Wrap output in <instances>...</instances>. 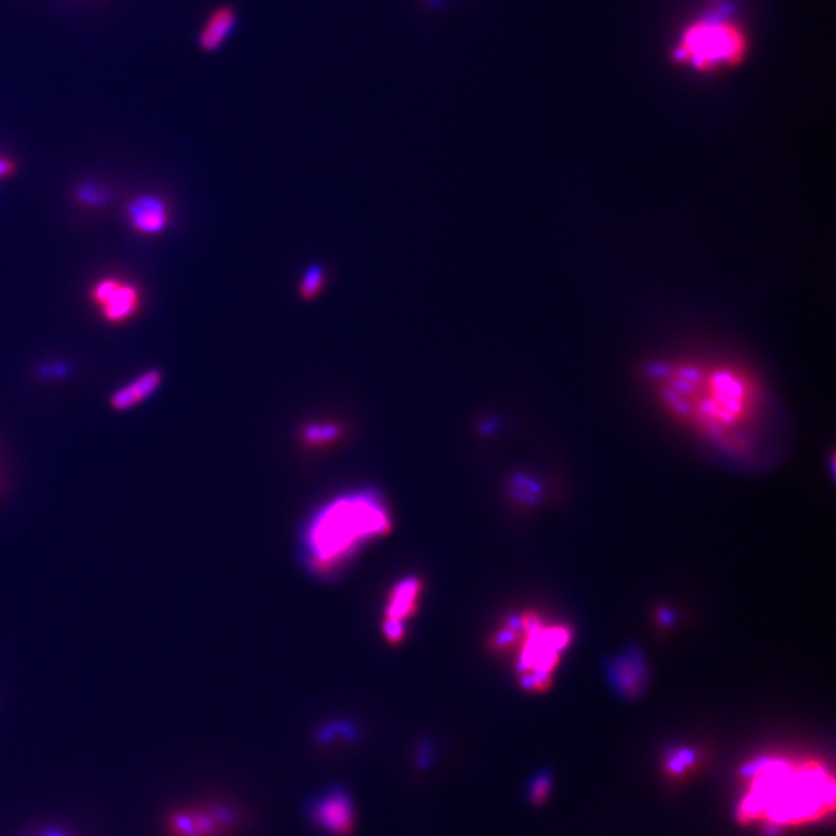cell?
<instances>
[{"label": "cell", "instance_id": "cell-1", "mask_svg": "<svg viewBox=\"0 0 836 836\" xmlns=\"http://www.w3.org/2000/svg\"><path fill=\"white\" fill-rule=\"evenodd\" d=\"M652 376L669 408L716 440L736 439L761 413V391L737 369L661 364Z\"/></svg>", "mask_w": 836, "mask_h": 836}, {"label": "cell", "instance_id": "cell-2", "mask_svg": "<svg viewBox=\"0 0 836 836\" xmlns=\"http://www.w3.org/2000/svg\"><path fill=\"white\" fill-rule=\"evenodd\" d=\"M744 773L745 789L737 807L740 823L779 831L816 823L834 813V777L821 762L763 758Z\"/></svg>", "mask_w": 836, "mask_h": 836}, {"label": "cell", "instance_id": "cell-3", "mask_svg": "<svg viewBox=\"0 0 836 836\" xmlns=\"http://www.w3.org/2000/svg\"><path fill=\"white\" fill-rule=\"evenodd\" d=\"M389 531V510L378 494H345L326 505L307 526L304 561L318 575H330L367 542Z\"/></svg>", "mask_w": 836, "mask_h": 836}, {"label": "cell", "instance_id": "cell-4", "mask_svg": "<svg viewBox=\"0 0 836 836\" xmlns=\"http://www.w3.org/2000/svg\"><path fill=\"white\" fill-rule=\"evenodd\" d=\"M565 627L543 626L534 614L513 619L499 630L493 645L505 649L520 645L518 672L520 683L530 691H542L552 682L561 651L569 645Z\"/></svg>", "mask_w": 836, "mask_h": 836}, {"label": "cell", "instance_id": "cell-5", "mask_svg": "<svg viewBox=\"0 0 836 836\" xmlns=\"http://www.w3.org/2000/svg\"><path fill=\"white\" fill-rule=\"evenodd\" d=\"M744 52L745 41L735 25L727 22H702L688 30L679 56L706 70L736 64L743 58Z\"/></svg>", "mask_w": 836, "mask_h": 836}, {"label": "cell", "instance_id": "cell-6", "mask_svg": "<svg viewBox=\"0 0 836 836\" xmlns=\"http://www.w3.org/2000/svg\"><path fill=\"white\" fill-rule=\"evenodd\" d=\"M242 821V812L231 804L186 805L166 816L165 831L167 836H231Z\"/></svg>", "mask_w": 836, "mask_h": 836}, {"label": "cell", "instance_id": "cell-7", "mask_svg": "<svg viewBox=\"0 0 836 836\" xmlns=\"http://www.w3.org/2000/svg\"><path fill=\"white\" fill-rule=\"evenodd\" d=\"M89 299L102 321L110 326L128 324L143 309V292L121 276H102L89 288Z\"/></svg>", "mask_w": 836, "mask_h": 836}, {"label": "cell", "instance_id": "cell-8", "mask_svg": "<svg viewBox=\"0 0 836 836\" xmlns=\"http://www.w3.org/2000/svg\"><path fill=\"white\" fill-rule=\"evenodd\" d=\"M307 818L318 831L332 836H348L355 827V807L343 787L330 785L306 807Z\"/></svg>", "mask_w": 836, "mask_h": 836}, {"label": "cell", "instance_id": "cell-9", "mask_svg": "<svg viewBox=\"0 0 836 836\" xmlns=\"http://www.w3.org/2000/svg\"><path fill=\"white\" fill-rule=\"evenodd\" d=\"M125 218L134 233L154 238L165 233L170 226V209L162 197L143 194L129 201Z\"/></svg>", "mask_w": 836, "mask_h": 836}, {"label": "cell", "instance_id": "cell-10", "mask_svg": "<svg viewBox=\"0 0 836 836\" xmlns=\"http://www.w3.org/2000/svg\"><path fill=\"white\" fill-rule=\"evenodd\" d=\"M162 383V372L158 369H150L110 395L109 406L116 413H125V410L139 408L144 402L154 397Z\"/></svg>", "mask_w": 836, "mask_h": 836}, {"label": "cell", "instance_id": "cell-11", "mask_svg": "<svg viewBox=\"0 0 836 836\" xmlns=\"http://www.w3.org/2000/svg\"><path fill=\"white\" fill-rule=\"evenodd\" d=\"M420 594V580H417V578H406V580L400 581L391 591L389 600H387L385 622H397L405 625L416 614Z\"/></svg>", "mask_w": 836, "mask_h": 836}, {"label": "cell", "instance_id": "cell-12", "mask_svg": "<svg viewBox=\"0 0 836 836\" xmlns=\"http://www.w3.org/2000/svg\"><path fill=\"white\" fill-rule=\"evenodd\" d=\"M235 25L234 11L230 9H220L212 13L208 19L204 30H201L199 42L200 47L207 52L218 51L220 45L227 41L233 32Z\"/></svg>", "mask_w": 836, "mask_h": 836}, {"label": "cell", "instance_id": "cell-13", "mask_svg": "<svg viewBox=\"0 0 836 836\" xmlns=\"http://www.w3.org/2000/svg\"><path fill=\"white\" fill-rule=\"evenodd\" d=\"M343 435V429L337 424H310L304 428L302 439L307 444L311 447H319V444H330L334 440L340 439Z\"/></svg>", "mask_w": 836, "mask_h": 836}, {"label": "cell", "instance_id": "cell-14", "mask_svg": "<svg viewBox=\"0 0 836 836\" xmlns=\"http://www.w3.org/2000/svg\"><path fill=\"white\" fill-rule=\"evenodd\" d=\"M326 284V272L319 265H314L304 273L301 284H299V292L304 299L317 298L319 292L322 290Z\"/></svg>", "mask_w": 836, "mask_h": 836}, {"label": "cell", "instance_id": "cell-15", "mask_svg": "<svg viewBox=\"0 0 836 836\" xmlns=\"http://www.w3.org/2000/svg\"><path fill=\"white\" fill-rule=\"evenodd\" d=\"M108 193L102 191L100 186L82 185L76 191V199L82 201L87 207H100L108 201Z\"/></svg>", "mask_w": 836, "mask_h": 836}, {"label": "cell", "instance_id": "cell-16", "mask_svg": "<svg viewBox=\"0 0 836 836\" xmlns=\"http://www.w3.org/2000/svg\"><path fill=\"white\" fill-rule=\"evenodd\" d=\"M334 736H341L343 739H352L353 737V729L352 727H349V725H330V727H327L326 729H322L321 733V739L330 740L333 739Z\"/></svg>", "mask_w": 836, "mask_h": 836}, {"label": "cell", "instance_id": "cell-17", "mask_svg": "<svg viewBox=\"0 0 836 836\" xmlns=\"http://www.w3.org/2000/svg\"><path fill=\"white\" fill-rule=\"evenodd\" d=\"M549 779H538V781L535 782L534 789H531V801H534L535 804H541L542 801L546 800L547 794H549Z\"/></svg>", "mask_w": 836, "mask_h": 836}, {"label": "cell", "instance_id": "cell-18", "mask_svg": "<svg viewBox=\"0 0 836 836\" xmlns=\"http://www.w3.org/2000/svg\"><path fill=\"white\" fill-rule=\"evenodd\" d=\"M16 170L18 166L13 160L0 155V180H6V178L14 176V174H16Z\"/></svg>", "mask_w": 836, "mask_h": 836}, {"label": "cell", "instance_id": "cell-19", "mask_svg": "<svg viewBox=\"0 0 836 836\" xmlns=\"http://www.w3.org/2000/svg\"><path fill=\"white\" fill-rule=\"evenodd\" d=\"M26 836H72V834L59 827H42L37 828V831H33L32 834Z\"/></svg>", "mask_w": 836, "mask_h": 836}, {"label": "cell", "instance_id": "cell-20", "mask_svg": "<svg viewBox=\"0 0 836 836\" xmlns=\"http://www.w3.org/2000/svg\"><path fill=\"white\" fill-rule=\"evenodd\" d=\"M0 490H2V481H0Z\"/></svg>", "mask_w": 836, "mask_h": 836}]
</instances>
